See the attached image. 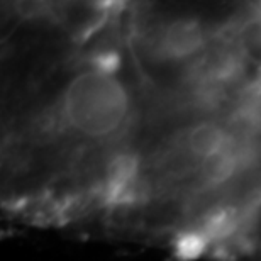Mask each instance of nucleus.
Here are the masks:
<instances>
[{
    "label": "nucleus",
    "mask_w": 261,
    "mask_h": 261,
    "mask_svg": "<svg viewBox=\"0 0 261 261\" xmlns=\"http://www.w3.org/2000/svg\"><path fill=\"white\" fill-rule=\"evenodd\" d=\"M129 95L116 76L88 70L70 82L63 97L66 124L87 138H109L124 126Z\"/></svg>",
    "instance_id": "f257e3e1"
}]
</instances>
